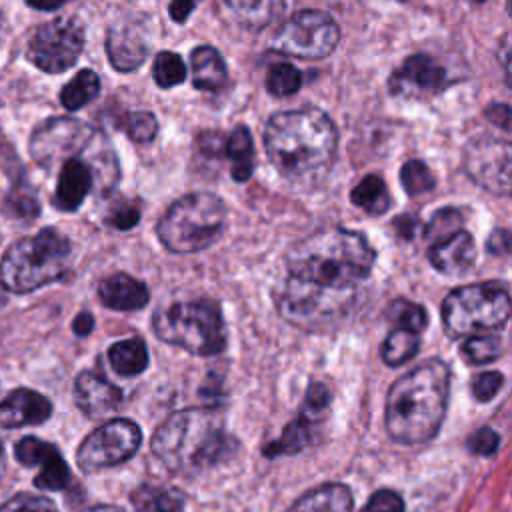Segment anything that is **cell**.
<instances>
[{
  "label": "cell",
  "instance_id": "cell-1",
  "mask_svg": "<svg viewBox=\"0 0 512 512\" xmlns=\"http://www.w3.org/2000/svg\"><path fill=\"white\" fill-rule=\"evenodd\" d=\"M374 260L372 246L356 230L328 228L302 238L284 258L274 290L278 314L308 332L338 326L352 312Z\"/></svg>",
  "mask_w": 512,
  "mask_h": 512
},
{
  "label": "cell",
  "instance_id": "cell-2",
  "mask_svg": "<svg viewBox=\"0 0 512 512\" xmlns=\"http://www.w3.org/2000/svg\"><path fill=\"white\" fill-rule=\"evenodd\" d=\"M262 144L280 176L308 186L322 182L332 170L338 130L330 116L316 106L282 110L268 118Z\"/></svg>",
  "mask_w": 512,
  "mask_h": 512
},
{
  "label": "cell",
  "instance_id": "cell-3",
  "mask_svg": "<svg viewBox=\"0 0 512 512\" xmlns=\"http://www.w3.org/2000/svg\"><path fill=\"white\" fill-rule=\"evenodd\" d=\"M450 390V370L430 358L400 376L388 390L384 424L400 444H424L442 426Z\"/></svg>",
  "mask_w": 512,
  "mask_h": 512
},
{
  "label": "cell",
  "instance_id": "cell-4",
  "mask_svg": "<svg viewBox=\"0 0 512 512\" xmlns=\"http://www.w3.org/2000/svg\"><path fill=\"white\" fill-rule=\"evenodd\" d=\"M150 448L168 470L190 474L220 462L234 450V442L212 410L186 408L156 428Z\"/></svg>",
  "mask_w": 512,
  "mask_h": 512
},
{
  "label": "cell",
  "instance_id": "cell-5",
  "mask_svg": "<svg viewBox=\"0 0 512 512\" xmlns=\"http://www.w3.org/2000/svg\"><path fill=\"white\" fill-rule=\"evenodd\" d=\"M72 246L54 228H44L34 236L14 242L0 260V284L16 294L32 292L44 284L60 280L70 262Z\"/></svg>",
  "mask_w": 512,
  "mask_h": 512
},
{
  "label": "cell",
  "instance_id": "cell-6",
  "mask_svg": "<svg viewBox=\"0 0 512 512\" xmlns=\"http://www.w3.org/2000/svg\"><path fill=\"white\" fill-rule=\"evenodd\" d=\"M226 230V204L212 192H190L178 198L156 224L160 242L178 254L212 246Z\"/></svg>",
  "mask_w": 512,
  "mask_h": 512
},
{
  "label": "cell",
  "instance_id": "cell-7",
  "mask_svg": "<svg viewBox=\"0 0 512 512\" xmlns=\"http://www.w3.org/2000/svg\"><path fill=\"white\" fill-rule=\"evenodd\" d=\"M152 330L160 340L200 356L218 354L226 346L220 306L208 298L174 302L156 310Z\"/></svg>",
  "mask_w": 512,
  "mask_h": 512
},
{
  "label": "cell",
  "instance_id": "cell-8",
  "mask_svg": "<svg viewBox=\"0 0 512 512\" xmlns=\"http://www.w3.org/2000/svg\"><path fill=\"white\" fill-rule=\"evenodd\" d=\"M442 324L448 336L462 338L502 328L510 318L508 288L496 280L464 284L442 302Z\"/></svg>",
  "mask_w": 512,
  "mask_h": 512
},
{
  "label": "cell",
  "instance_id": "cell-9",
  "mask_svg": "<svg viewBox=\"0 0 512 512\" xmlns=\"http://www.w3.org/2000/svg\"><path fill=\"white\" fill-rule=\"evenodd\" d=\"M340 40V28L336 20L322 10H298L294 12L272 36V50L318 60L326 58Z\"/></svg>",
  "mask_w": 512,
  "mask_h": 512
},
{
  "label": "cell",
  "instance_id": "cell-10",
  "mask_svg": "<svg viewBox=\"0 0 512 512\" xmlns=\"http://www.w3.org/2000/svg\"><path fill=\"white\" fill-rule=\"evenodd\" d=\"M84 48V24L74 16H60L40 24L28 40V60L48 72L58 74L72 68Z\"/></svg>",
  "mask_w": 512,
  "mask_h": 512
},
{
  "label": "cell",
  "instance_id": "cell-11",
  "mask_svg": "<svg viewBox=\"0 0 512 512\" xmlns=\"http://www.w3.org/2000/svg\"><path fill=\"white\" fill-rule=\"evenodd\" d=\"M142 440L136 422L126 418H114L98 426L84 438L76 452V462L82 472H98L116 464H122L138 450Z\"/></svg>",
  "mask_w": 512,
  "mask_h": 512
},
{
  "label": "cell",
  "instance_id": "cell-12",
  "mask_svg": "<svg viewBox=\"0 0 512 512\" xmlns=\"http://www.w3.org/2000/svg\"><path fill=\"white\" fill-rule=\"evenodd\" d=\"M462 166L470 180L496 196L512 192V146L506 138L482 134L472 138L462 152Z\"/></svg>",
  "mask_w": 512,
  "mask_h": 512
},
{
  "label": "cell",
  "instance_id": "cell-13",
  "mask_svg": "<svg viewBox=\"0 0 512 512\" xmlns=\"http://www.w3.org/2000/svg\"><path fill=\"white\" fill-rule=\"evenodd\" d=\"M94 138L96 130L86 122L68 116L48 118L32 132L30 154L34 162L50 168L58 160H68L88 150Z\"/></svg>",
  "mask_w": 512,
  "mask_h": 512
},
{
  "label": "cell",
  "instance_id": "cell-14",
  "mask_svg": "<svg viewBox=\"0 0 512 512\" xmlns=\"http://www.w3.org/2000/svg\"><path fill=\"white\" fill-rule=\"evenodd\" d=\"M448 74L428 54L408 56L388 78V88L394 96L414 98V96H432L446 88Z\"/></svg>",
  "mask_w": 512,
  "mask_h": 512
},
{
  "label": "cell",
  "instance_id": "cell-15",
  "mask_svg": "<svg viewBox=\"0 0 512 512\" xmlns=\"http://www.w3.org/2000/svg\"><path fill=\"white\" fill-rule=\"evenodd\" d=\"M330 404V390L322 384V382H314L308 392H306V400L304 406L300 410V414L296 416V420H292L282 436L272 442L270 446L264 448L266 456H278V454H292L302 450L312 436L316 434V420L322 416V412L328 408Z\"/></svg>",
  "mask_w": 512,
  "mask_h": 512
},
{
  "label": "cell",
  "instance_id": "cell-16",
  "mask_svg": "<svg viewBox=\"0 0 512 512\" xmlns=\"http://www.w3.org/2000/svg\"><path fill=\"white\" fill-rule=\"evenodd\" d=\"M74 400L88 418H104L122 404V390L94 370H84L74 382Z\"/></svg>",
  "mask_w": 512,
  "mask_h": 512
},
{
  "label": "cell",
  "instance_id": "cell-17",
  "mask_svg": "<svg viewBox=\"0 0 512 512\" xmlns=\"http://www.w3.org/2000/svg\"><path fill=\"white\" fill-rule=\"evenodd\" d=\"M428 260L438 272L446 276H462L474 266L476 242L470 232L456 230L454 234L430 246Z\"/></svg>",
  "mask_w": 512,
  "mask_h": 512
},
{
  "label": "cell",
  "instance_id": "cell-18",
  "mask_svg": "<svg viewBox=\"0 0 512 512\" xmlns=\"http://www.w3.org/2000/svg\"><path fill=\"white\" fill-rule=\"evenodd\" d=\"M94 184V168L80 156L64 160L54 192V206L64 212H74L86 200Z\"/></svg>",
  "mask_w": 512,
  "mask_h": 512
},
{
  "label": "cell",
  "instance_id": "cell-19",
  "mask_svg": "<svg viewBox=\"0 0 512 512\" xmlns=\"http://www.w3.org/2000/svg\"><path fill=\"white\" fill-rule=\"evenodd\" d=\"M50 412H52V404L46 396L28 388H18V390H12L0 402V426L18 428V426L40 424L48 420Z\"/></svg>",
  "mask_w": 512,
  "mask_h": 512
},
{
  "label": "cell",
  "instance_id": "cell-20",
  "mask_svg": "<svg viewBox=\"0 0 512 512\" xmlns=\"http://www.w3.org/2000/svg\"><path fill=\"white\" fill-rule=\"evenodd\" d=\"M106 52L110 64L118 72H132L144 62L148 54V44L144 42V36L136 30L134 24L122 22L110 26L106 34Z\"/></svg>",
  "mask_w": 512,
  "mask_h": 512
},
{
  "label": "cell",
  "instance_id": "cell-21",
  "mask_svg": "<svg viewBox=\"0 0 512 512\" xmlns=\"http://www.w3.org/2000/svg\"><path fill=\"white\" fill-rule=\"evenodd\" d=\"M98 296L106 308L120 310V312L140 310L150 300V292L146 284L124 272L106 276L98 286Z\"/></svg>",
  "mask_w": 512,
  "mask_h": 512
},
{
  "label": "cell",
  "instance_id": "cell-22",
  "mask_svg": "<svg viewBox=\"0 0 512 512\" xmlns=\"http://www.w3.org/2000/svg\"><path fill=\"white\" fill-rule=\"evenodd\" d=\"M352 492L346 484L328 482L302 494L288 512H352Z\"/></svg>",
  "mask_w": 512,
  "mask_h": 512
},
{
  "label": "cell",
  "instance_id": "cell-23",
  "mask_svg": "<svg viewBox=\"0 0 512 512\" xmlns=\"http://www.w3.org/2000/svg\"><path fill=\"white\" fill-rule=\"evenodd\" d=\"M192 84L202 92H216L226 84L228 72L220 52L212 46H198L190 52Z\"/></svg>",
  "mask_w": 512,
  "mask_h": 512
},
{
  "label": "cell",
  "instance_id": "cell-24",
  "mask_svg": "<svg viewBox=\"0 0 512 512\" xmlns=\"http://www.w3.org/2000/svg\"><path fill=\"white\" fill-rule=\"evenodd\" d=\"M226 158L230 160V174L236 182H246L256 168V154L252 134L246 126H236L224 140Z\"/></svg>",
  "mask_w": 512,
  "mask_h": 512
},
{
  "label": "cell",
  "instance_id": "cell-25",
  "mask_svg": "<svg viewBox=\"0 0 512 512\" xmlns=\"http://www.w3.org/2000/svg\"><path fill=\"white\" fill-rule=\"evenodd\" d=\"M350 200L354 206H358L360 210L372 214V216H380L384 212L390 210L392 206V198L388 192L386 182L378 176V174H368L364 176L350 192Z\"/></svg>",
  "mask_w": 512,
  "mask_h": 512
},
{
  "label": "cell",
  "instance_id": "cell-26",
  "mask_svg": "<svg viewBox=\"0 0 512 512\" xmlns=\"http://www.w3.org/2000/svg\"><path fill=\"white\" fill-rule=\"evenodd\" d=\"M108 360L114 372L122 376H136L146 370L148 366V348L140 338L120 340L110 346Z\"/></svg>",
  "mask_w": 512,
  "mask_h": 512
},
{
  "label": "cell",
  "instance_id": "cell-27",
  "mask_svg": "<svg viewBox=\"0 0 512 512\" xmlns=\"http://www.w3.org/2000/svg\"><path fill=\"white\" fill-rule=\"evenodd\" d=\"M182 504V494L166 486L142 484L132 492V506L136 512H180Z\"/></svg>",
  "mask_w": 512,
  "mask_h": 512
},
{
  "label": "cell",
  "instance_id": "cell-28",
  "mask_svg": "<svg viewBox=\"0 0 512 512\" xmlns=\"http://www.w3.org/2000/svg\"><path fill=\"white\" fill-rule=\"evenodd\" d=\"M224 4L242 26L258 30L278 14L282 0H224Z\"/></svg>",
  "mask_w": 512,
  "mask_h": 512
},
{
  "label": "cell",
  "instance_id": "cell-29",
  "mask_svg": "<svg viewBox=\"0 0 512 512\" xmlns=\"http://www.w3.org/2000/svg\"><path fill=\"white\" fill-rule=\"evenodd\" d=\"M100 92V78L94 70H80L60 92V102L66 110H80Z\"/></svg>",
  "mask_w": 512,
  "mask_h": 512
},
{
  "label": "cell",
  "instance_id": "cell-30",
  "mask_svg": "<svg viewBox=\"0 0 512 512\" xmlns=\"http://www.w3.org/2000/svg\"><path fill=\"white\" fill-rule=\"evenodd\" d=\"M418 346H420V338L416 332L394 328L382 344V360L388 366H400L418 352Z\"/></svg>",
  "mask_w": 512,
  "mask_h": 512
},
{
  "label": "cell",
  "instance_id": "cell-31",
  "mask_svg": "<svg viewBox=\"0 0 512 512\" xmlns=\"http://www.w3.org/2000/svg\"><path fill=\"white\" fill-rule=\"evenodd\" d=\"M386 316L390 322H394L396 328H404L410 332L420 334L428 324V314L420 304H414L406 298H396L388 310Z\"/></svg>",
  "mask_w": 512,
  "mask_h": 512
},
{
  "label": "cell",
  "instance_id": "cell-32",
  "mask_svg": "<svg viewBox=\"0 0 512 512\" xmlns=\"http://www.w3.org/2000/svg\"><path fill=\"white\" fill-rule=\"evenodd\" d=\"M302 86V72L290 62H276L266 72V88L272 96L296 94Z\"/></svg>",
  "mask_w": 512,
  "mask_h": 512
},
{
  "label": "cell",
  "instance_id": "cell-33",
  "mask_svg": "<svg viewBox=\"0 0 512 512\" xmlns=\"http://www.w3.org/2000/svg\"><path fill=\"white\" fill-rule=\"evenodd\" d=\"M40 466H42V470L38 472V476L34 480V484L40 490H62L68 486L70 468L56 448H52L48 452V456L40 462Z\"/></svg>",
  "mask_w": 512,
  "mask_h": 512
},
{
  "label": "cell",
  "instance_id": "cell-34",
  "mask_svg": "<svg viewBox=\"0 0 512 512\" xmlns=\"http://www.w3.org/2000/svg\"><path fill=\"white\" fill-rule=\"evenodd\" d=\"M152 78L160 88H172L186 80V66L176 52H158L152 64Z\"/></svg>",
  "mask_w": 512,
  "mask_h": 512
},
{
  "label": "cell",
  "instance_id": "cell-35",
  "mask_svg": "<svg viewBox=\"0 0 512 512\" xmlns=\"http://www.w3.org/2000/svg\"><path fill=\"white\" fill-rule=\"evenodd\" d=\"M502 354V340L494 334H474L462 344V358L468 364H488Z\"/></svg>",
  "mask_w": 512,
  "mask_h": 512
},
{
  "label": "cell",
  "instance_id": "cell-36",
  "mask_svg": "<svg viewBox=\"0 0 512 512\" xmlns=\"http://www.w3.org/2000/svg\"><path fill=\"white\" fill-rule=\"evenodd\" d=\"M400 182L410 196H418L424 192H430L436 184L434 174L422 160H408L400 168Z\"/></svg>",
  "mask_w": 512,
  "mask_h": 512
},
{
  "label": "cell",
  "instance_id": "cell-37",
  "mask_svg": "<svg viewBox=\"0 0 512 512\" xmlns=\"http://www.w3.org/2000/svg\"><path fill=\"white\" fill-rule=\"evenodd\" d=\"M124 132L134 140V142H152L158 134V120L152 112L148 110H136L128 112L124 118Z\"/></svg>",
  "mask_w": 512,
  "mask_h": 512
},
{
  "label": "cell",
  "instance_id": "cell-38",
  "mask_svg": "<svg viewBox=\"0 0 512 512\" xmlns=\"http://www.w3.org/2000/svg\"><path fill=\"white\" fill-rule=\"evenodd\" d=\"M54 446L48 444V442H42L34 436H26L22 438L16 448H14V456L20 464L24 466H40V462L48 456V452L52 450Z\"/></svg>",
  "mask_w": 512,
  "mask_h": 512
},
{
  "label": "cell",
  "instance_id": "cell-39",
  "mask_svg": "<svg viewBox=\"0 0 512 512\" xmlns=\"http://www.w3.org/2000/svg\"><path fill=\"white\" fill-rule=\"evenodd\" d=\"M460 222H462V214L454 208H442L432 216L430 226L426 228V236H434L436 242L454 234L456 230H460Z\"/></svg>",
  "mask_w": 512,
  "mask_h": 512
},
{
  "label": "cell",
  "instance_id": "cell-40",
  "mask_svg": "<svg viewBox=\"0 0 512 512\" xmlns=\"http://www.w3.org/2000/svg\"><path fill=\"white\" fill-rule=\"evenodd\" d=\"M0 512H58L56 504L46 496H32V494H18L8 500Z\"/></svg>",
  "mask_w": 512,
  "mask_h": 512
},
{
  "label": "cell",
  "instance_id": "cell-41",
  "mask_svg": "<svg viewBox=\"0 0 512 512\" xmlns=\"http://www.w3.org/2000/svg\"><path fill=\"white\" fill-rule=\"evenodd\" d=\"M504 376L500 372H482L472 380V396L478 402H488L492 400L498 390L502 388Z\"/></svg>",
  "mask_w": 512,
  "mask_h": 512
},
{
  "label": "cell",
  "instance_id": "cell-42",
  "mask_svg": "<svg viewBox=\"0 0 512 512\" xmlns=\"http://www.w3.org/2000/svg\"><path fill=\"white\" fill-rule=\"evenodd\" d=\"M362 512H404V502L394 490H378L370 496Z\"/></svg>",
  "mask_w": 512,
  "mask_h": 512
},
{
  "label": "cell",
  "instance_id": "cell-43",
  "mask_svg": "<svg viewBox=\"0 0 512 512\" xmlns=\"http://www.w3.org/2000/svg\"><path fill=\"white\" fill-rule=\"evenodd\" d=\"M498 444H500L498 434H496L492 428H488V426L476 430V432L470 436V440H468V448H470L474 454H480V456H490V454H494V452L498 450Z\"/></svg>",
  "mask_w": 512,
  "mask_h": 512
},
{
  "label": "cell",
  "instance_id": "cell-44",
  "mask_svg": "<svg viewBox=\"0 0 512 512\" xmlns=\"http://www.w3.org/2000/svg\"><path fill=\"white\" fill-rule=\"evenodd\" d=\"M140 220V210L138 206L130 204V202H124L120 206H116L110 216H108V222L116 228V230H128L132 226H136Z\"/></svg>",
  "mask_w": 512,
  "mask_h": 512
},
{
  "label": "cell",
  "instance_id": "cell-45",
  "mask_svg": "<svg viewBox=\"0 0 512 512\" xmlns=\"http://www.w3.org/2000/svg\"><path fill=\"white\" fill-rule=\"evenodd\" d=\"M10 208L12 214L18 218H34L38 214V202L34 196L28 194H12L6 202V210Z\"/></svg>",
  "mask_w": 512,
  "mask_h": 512
},
{
  "label": "cell",
  "instance_id": "cell-46",
  "mask_svg": "<svg viewBox=\"0 0 512 512\" xmlns=\"http://www.w3.org/2000/svg\"><path fill=\"white\" fill-rule=\"evenodd\" d=\"M198 4L200 0H170V6H168L170 18L178 24H184Z\"/></svg>",
  "mask_w": 512,
  "mask_h": 512
},
{
  "label": "cell",
  "instance_id": "cell-47",
  "mask_svg": "<svg viewBox=\"0 0 512 512\" xmlns=\"http://www.w3.org/2000/svg\"><path fill=\"white\" fill-rule=\"evenodd\" d=\"M486 116L492 124H496L498 128H502L504 132L510 130V106L504 104V102H498V104H492L488 110H486Z\"/></svg>",
  "mask_w": 512,
  "mask_h": 512
},
{
  "label": "cell",
  "instance_id": "cell-48",
  "mask_svg": "<svg viewBox=\"0 0 512 512\" xmlns=\"http://www.w3.org/2000/svg\"><path fill=\"white\" fill-rule=\"evenodd\" d=\"M486 248H488L490 254H496V256L506 254V252L510 250V236H508V232H506L504 228L494 230V232L490 234L488 242H486Z\"/></svg>",
  "mask_w": 512,
  "mask_h": 512
},
{
  "label": "cell",
  "instance_id": "cell-49",
  "mask_svg": "<svg viewBox=\"0 0 512 512\" xmlns=\"http://www.w3.org/2000/svg\"><path fill=\"white\" fill-rule=\"evenodd\" d=\"M92 328H94V316L90 312H80L72 322V330L78 336H88Z\"/></svg>",
  "mask_w": 512,
  "mask_h": 512
},
{
  "label": "cell",
  "instance_id": "cell-50",
  "mask_svg": "<svg viewBox=\"0 0 512 512\" xmlns=\"http://www.w3.org/2000/svg\"><path fill=\"white\" fill-rule=\"evenodd\" d=\"M394 226H396V230H398V236H402V238H412L414 232H416L418 220L412 218L410 214H406V216L398 218V220L394 222Z\"/></svg>",
  "mask_w": 512,
  "mask_h": 512
},
{
  "label": "cell",
  "instance_id": "cell-51",
  "mask_svg": "<svg viewBox=\"0 0 512 512\" xmlns=\"http://www.w3.org/2000/svg\"><path fill=\"white\" fill-rule=\"evenodd\" d=\"M66 2H70V0H26V4L36 10H56V8L64 6Z\"/></svg>",
  "mask_w": 512,
  "mask_h": 512
},
{
  "label": "cell",
  "instance_id": "cell-52",
  "mask_svg": "<svg viewBox=\"0 0 512 512\" xmlns=\"http://www.w3.org/2000/svg\"><path fill=\"white\" fill-rule=\"evenodd\" d=\"M84 512H124L122 508L118 506H110V504H102V506H94V508H88Z\"/></svg>",
  "mask_w": 512,
  "mask_h": 512
},
{
  "label": "cell",
  "instance_id": "cell-53",
  "mask_svg": "<svg viewBox=\"0 0 512 512\" xmlns=\"http://www.w3.org/2000/svg\"><path fill=\"white\" fill-rule=\"evenodd\" d=\"M4 36H6V18H4V14H2V10H0V44H2Z\"/></svg>",
  "mask_w": 512,
  "mask_h": 512
},
{
  "label": "cell",
  "instance_id": "cell-54",
  "mask_svg": "<svg viewBox=\"0 0 512 512\" xmlns=\"http://www.w3.org/2000/svg\"><path fill=\"white\" fill-rule=\"evenodd\" d=\"M4 474V448H2V442H0V476Z\"/></svg>",
  "mask_w": 512,
  "mask_h": 512
},
{
  "label": "cell",
  "instance_id": "cell-55",
  "mask_svg": "<svg viewBox=\"0 0 512 512\" xmlns=\"http://www.w3.org/2000/svg\"><path fill=\"white\" fill-rule=\"evenodd\" d=\"M470 2H474V4H480V2H484V0H470Z\"/></svg>",
  "mask_w": 512,
  "mask_h": 512
}]
</instances>
